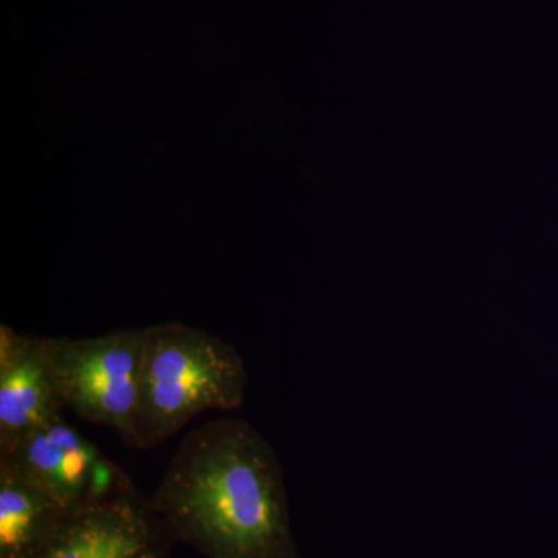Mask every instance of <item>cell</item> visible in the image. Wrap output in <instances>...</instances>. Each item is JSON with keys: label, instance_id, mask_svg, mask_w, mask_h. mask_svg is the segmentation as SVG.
I'll return each instance as SVG.
<instances>
[{"label": "cell", "instance_id": "1", "mask_svg": "<svg viewBox=\"0 0 558 558\" xmlns=\"http://www.w3.org/2000/svg\"><path fill=\"white\" fill-rule=\"evenodd\" d=\"M150 505L175 539L205 558H292L281 465L242 418L190 432Z\"/></svg>", "mask_w": 558, "mask_h": 558}, {"label": "cell", "instance_id": "2", "mask_svg": "<svg viewBox=\"0 0 558 558\" xmlns=\"http://www.w3.org/2000/svg\"><path fill=\"white\" fill-rule=\"evenodd\" d=\"M245 389L244 359L227 341L180 323L146 328L131 449L160 446L204 411L238 409Z\"/></svg>", "mask_w": 558, "mask_h": 558}, {"label": "cell", "instance_id": "3", "mask_svg": "<svg viewBox=\"0 0 558 558\" xmlns=\"http://www.w3.org/2000/svg\"><path fill=\"white\" fill-rule=\"evenodd\" d=\"M142 330H117L94 339H44L62 409L119 433L131 449L137 405Z\"/></svg>", "mask_w": 558, "mask_h": 558}, {"label": "cell", "instance_id": "4", "mask_svg": "<svg viewBox=\"0 0 558 558\" xmlns=\"http://www.w3.org/2000/svg\"><path fill=\"white\" fill-rule=\"evenodd\" d=\"M175 537L137 488L68 512L33 558H168Z\"/></svg>", "mask_w": 558, "mask_h": 558}, {"label": "cell", "instance_id": "5", "mask_svg": "<svg viewBox=\"0 0 558 558\" xmlns=\"http://www.w3.org/2000/svg\"><path fill=\"white\" fill-rule=\"evenodd\" d=\"M62 405L51 379L44 337L21 336L0 328V457L13 453L22 440Z\"/></svg>", "mask_w": 558, "mask_h": 558}, {"label": "cell", "instance_id": "6", "mask_svg": "<svg viewBox=\"0 0 558 558\" xmlns=\"http://www.w3.org/2000/svg\"><path fill=\"white\" fill-rule=\"evenodd\" d=\"M100 454L60 413L32 432L13 453L0 458L9 459L70 512L83 505L92 465Z\"/></svg>", "mask_w": 558, "mask_h": 558}, {"label": "cell", "instance_id": "7", "mask_svg": "<svg viewBox=\"0 0 558 558\" xmlns=\"http://www.w3.org/2000/svg\"><path fill=\"white\" fill-rule=\"evenodd\" d=\"M69 510L0 458V558H33Z\"/></svg>", "mask_w": 558, "mask_h": 558}, {"label": "cell", "instance_id": "8", "mask_svg": "<svg viewBox=\"0 0 558 558\" xmlns=\"http://www.w3.org/2000/svg\"><path fill=\"white\" fill-rule=\"evenodd\" d=\"M132 488H134V484L123 469L101 453L92 465L83 505L84 502L108 501V499L119 497Z\"/></svg>", "mask_w": 558, "mask_h": 558}]
</instances>
